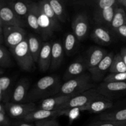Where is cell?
<instances>
[{
  "label": "cell",
  "mask_w": 126,
  "mask_h": 126,
  "mask_svg": "<svg viewBox=\"0 0 126 126\" xmlns=\"http://www.w3.org/2000/svg\"><path fill=\"white\" fill-rule=\"evenodd\" d=\"M61 86L60 79L54 75L46 76L38 80L27 95L25 103L33 102L40 98L59 93Z\"/></svg>",
  "instance_id": "1"
},
{
  "label": "cell",
  "mask_w": 126,
  "mask_h": 126,
  "mask_svg": "<svg viewBox=\"0 0 126 126\" xmlns=\"http://www.w3.org/2000/svg\"><path fill=\"white\" fill-rule=\"evenodd\" d=\"M91 74L84 73L80 76L66 81L61 85L59 95H77L93 89L94 85L91 82Z\"/></svg>",
  "instance_id": "2"
},
{
  "label": "cell",
  "mask_w": 126,
  "mask_h": 126,
  "mask_svg": "<svg viewBox=\"0 0 126 126\" xmlns=\"http://www.w3.org/2000/svg\"><path fill=\"white\" fill-rule=\"evenodd\" d=\"M10 51L22 70L30 71L34 68L35 62L30 51L27 38L16 47L10 49Z\"/></svg>",
  "instance_id": "3"
},
{
  "label": "cell",
  "mask_w": 126,
  "mask_h": 126,
  "mask_svg": "<svg viewBox=\"0 0 126 126\" xmlns=\"http://www.w3.org/2000/svg\"><path fill=\"white\" fill-rule=\"evenodd\" d=\"M99 94H100L98 92L97 89H91L71 98L70 100L63 105L59 110H71L78 109L82 111V108L86 107Z\"/></svg>",
  "instance_id": "4"
},
{
  "label": "cell",
  "mask_w": 126,
  "mask_h": 126,
  "mask_svg": "<svg viewBox=\"0 0 126 126\" xmlns=\"http://www.w3.org/2000/svg\"><path fill=\"white\" fill-rule=\"evenodd\" d=\"M4 107L9 116L14 119H23L29 113L37 110V107L34 102L23 103L8 102L4 103Z\"/></svg>",
  "instance_id": "5"
},
{
  "label": "cell",
  "mask_w": 126,
  "mask_h": 126,
  "mask_svg": "<svg viewBox=\"0 0 126 126\" xmlns=\"http://www.w3.org/2000/svg\"><path fill=\"white\" fill-rule=\"evenodd\" d=\"M2 30L4 44L9 49L16 47L27 38L26 31L23 27H6L2 28Z\"/></svg>",
  "instance_id": "6"
},
{
  "label": "cell",
  "mask_w": 126,
  "mask_h": 126,
  "mask_svg": "<svg viewBox=\"0 0 126 126\" xmlns=\"http://www.w3.org/2000/svg\"><path fill=\"white\" fill-rule=\"evenodd\" d=\"M68 110H46L37 109L36 110L32 111L26 116L23 119V121L28 122H37L39 121L46 120L49 119H55V118L60 116L66 114Z\"/></svg>",
  "instance_id": "7"
},
{
  "label": "cell",
  "mask_w": 126,
  "mask_h": 126,
  "mask_svg": "<svg viewBox=\"0 0 126 126\" xmlns=\"http://www.w3.org/2000/svg\"><path fill=\"white\" fill-rule=\"evenodd\" d=\"M113 105L110 98L100 94L94 98L86 107L82 108V111H88L91 113H100L111 108Z\"/></svg>",
  "instance_id": "8"
},
{
  "label": "cell",
  "mask_w": 126,
  "mask_h": 126,
  "mask_svg": "<svg viewBox=\"0 0 126 126\" xmlns=\"http://www.w3.org/2000/svg\"><path fill=\"white\" fill-rule=\"evenodd\" d=\"M114 57L113 53H109L94 68L89 71L94 81L98 82L102 81L103 79H104L105 75L110 69Z\"/></svg>",
  "instance_id": "9"
},
{
  "label": "cell",
  "mask_w": 126,
  "mask_h": 126,
  "mask_svg": "<svg viewBox=\"0 0 126 126\" xmlns=\"http://www.w3.org/2000/svg\"><path fill=\"white\" fill-rule=\"evenodd\" d=\"M11 8L3 7L0 10V27H24L23 22Z\"/></svg>",
  "instance_id": "10"
},
{
  "label": "cell",
  "mask_w": 126,
  "mask_h": 126,
  "mask_svg": "<svg viewBox=\"0 0 126 126\" xmlns=\"http://www.w3.org/2000/svg\"><path fill=\"white\" fill-rule=\"evenodd\" d=\"M75 95H58L54 97L44 98L39 103L38 109L46 110H57L65 103L75 97Z\"/></svg>",
  "instance_id": "11"
},
{
  "label": "cell",
  "mask_w": 126,
  "mask_h": 126,
  "mask_svg": "<svg viewBox=\"0 0 126 126\" xmlns=\"http://www.w3.org/2000/svg\"><path fill=\"white\" fill-rule=\"evenodd\" d=\"M97 91L99 94L107 98L115 95L116 94L126 90V82H103L100 84Z\"/></svg>",
  "instance_id": "12"
},
{
  "label": "cell",
  "mask_w": 126,
  "mask_h": 126,
  "mask_svg": "<svg viewBox=\"0 0 126 126\" xmlns=\"http://www.w3.org/2000/svg\"><path fill=\"white\" fill-rule=\"evenodd\" d=\"M71 28L78 41L83 40L89 31V23L86 17L84 15H79L73 21Z\"/></svg>",
  "instance_id": "13"
},
{
  "label": "cell",
  "mask_w": 126,
  "mask_h": 126,
  "mask_svg": "<svg viewBox=\"0 0 126 126\" xmlns=\"http://www.w3.org/2000/svg\"><path fill=\"white\" fill-rule=\"evenodd\" d=\"M30 83L27 79H22L16 86L12 94L11 99L12 103H25L28 94Z\"/></svg>",
  "instance_id": "14"
},
{
  "label": "cell",
  "mask_w": 126,
  "mask_h": 126,
  "mask_svg": "<svg viewBox=\"0 0 126 126\" xmlns=\"http://www.w3.org/2000/svg\"><path fill=\"white\" fill-rule=\"evenodd\" d=\"M105 50L98 47H92L87 54V57L85 59L87 64V70H92L107 55Z\"/></svg>",
  "instance_id": "15"
},
{
  "label": "cell",
  "mask_w": 126,
  "mask_h": 126,
  "mask_svg": "<svg viewBox=\"0 0 126 126\" xmlns=\"http://www.w3.org/2000/svg\"><path fill=\"white\" fill-rule=\"evenodd\" d=\"M86 70H87V66L86 60L83 59H78L68 67L63 75L64 80L68 81L73 78L80 76L84 73Z\"/></svg>",
  "instance_id": "16"
},
{
  "label": "cell",
  "mask_w": 126,
  "mask_h": 126,
  "mask_svg": "<svg viewBox=\"0 0 126 126\" xmlns=\"http://www.w3.org/2000/svg\"><path fill=\"white\" fill-rule=\"evenodd\" d=\"M52 44V43L48 42L43 43L38 62L39 70L43 72L47 71L50 68Z\"/></svg>",
  "instance_id": "17"
},
{
  "label": "cell",
  "mask_w": 126,
  "mask_h": 126,
  "mask_svg": "<svg viewBox=\"0 0 126 126\" xmlns=\"http://www.w3.org/2000/svg\"><path fill=\"white\" fill-rule=\"evenodd\" d=\"M63 46L59 41H55L52 44L51 65L50 70H56L61 66L64 56Z\"/></svg>",
  "instance_id": "18"
},
{
  "label": "cell",
  "mask_w": 126,
  "mask_h": 126,
  "mask_svg": "<svg viewBox=\"0 0 126 126\" xmlns=\"http://www.w3.org/2000/svg\"><path fill=\"white\" fill-rule=\"evenodd\" d=\"M38 23L40 27L41 36L44 39H47L52 36L55 32L54 27L49 17L43 12H38Z\"/></svg>",
  "instance_id": "19"
},
{
  "label": "cell",
  "mask_w": 126,
  "mask_h": 126,
  "mask_svg": "<svg viewBox=\"0 0 126 126\" xmlns=\"http://www.w3.org/2000/svg\"><path fill=\"white\" fill-rule=\"evenodd\" d=\"M91 38L97 43L103 45H108L112 41L111 35L109 31L104 27H96L91 34Z\"/></svg>",
  "instance_id": "20"
},
{
  "label": "cell",
  "mask_w": 126,
  "mask_h": 126,
  "mask_svg": "<svg viewBox=\"0 0 126 126\" xmlns=\"http://www.w3.org/2000/svg\"><path fill=\"white\" fill-rule=\"evenodd\" d=\"M11 79L8 76H1L0 78V101L1 103H8L10 98Z\"/></svg>",
  "instance_id": "21"
},
{
  "label": "cell",
  "mask_w": 126,
  "mask_h": 126,
  "mask_svg": "<svg viewBox=\"0 0 126 126\" xmlns=\"http://www.w3.org/2000/svg\"><path fill=\"white\" fill-rule=\"evenodd\" d=\"M100 121H110L126 123V108L111 112L103 113L99 116Z\"/></svg>",
  "instance_id": "22"
},
{
  "label": "cell",
  "mask_w": 126,
  "mask_h": 126,
  "mask_svg": "<svg viewBox=\"0 0 126 126\" xmlns=\"http://www.w3.org/2000/svg\"><path fill=\"white\" fill-rule=\"evenodd\" d=\"M27 39L30 51L33 56V60L36 63H38L43 44L41 43L38 38L33 34H29L27 36Z\"/></svg>",
  "instance_id": "23"
},
{
  "label": "cell",
  "mask_w": 126,
  "mask_h": 126,
  "mask_svg": "<svg viewBox=\"0 0 126 126\" xmlns=\"http://www.w3.org/2000/svg\"><path fill=\"white\" fill-rule=\"evenodd\" d=\"M78 39L76 36L71 33H68L65 35L63 41V48L66 55H70L75 51L77 47Z\"/></svg>",
  "instance_id": "24"
},
{
  "label": "cell",
  "mask_w": 126,
  "mask_h": 126,
  "mask_svg": "<svg viewBox=\"0 0 126 126\" xmlns=\"http://www.w3.org/2000/svg\"><path fill=\"white\" fill-rule=\"evenodd\" d=\"M114 13L115 12L113 7L105 9L102 10L100 14L96 17V20L98 23L105 24L108 27H110L111 25Z\"/></svg>",
  "instance_id": "25"
},
{
  "label": "cell",
  "mask_w": 126,
  "mask_h": 126,
  "mask_svg": "<svg viewBox=\"0 0 126 126\" xmlns=\"http://www.w3.org/2000/svg\"><path fill=\"white\" fill-rule=\"evenodd\" d=\"M110 72L111 73L126 72V65L124 63L120 54H118L114 55L110 69Z\"/></svg>",
  "instance_id": "26"
},
{
  "label": "cell",
  "mask_w": 126,
  "mask_h": 126,
  "mask_svg": "<svg viewBox=\"0 0 126 126\" xmlns=\"http://www.w3.org/2000/svg\"><path fill=\"white\" fill-rule=\"evenodd\" d=\"M42 11L47 16L50 20L52 24L54 27V29L55 31L59 30L60 28V27L59 26V22H58V18L57 16H55L52 8L51 7L50 5L49 4V2H45L42 6Z\"/></svg>",
  "instance_id": "27"
},
{
  "label": "cell",
  "mask_w": 126,
  "mask_h": 126,
  "mask_svg": "<svg viewBox=\"0 0 126 126\" xmlns=\"http://www.w3.org/2000/svg\"><path fill=\"white\" fill-rule=\"evenodd\" d=\"M38 12L39 11L36 9H32L27 16L28 24L34 32L40 34V27L38 23Z\"/></svg>",
  "instance_id": "28"
},
{
  "label": "cell",
  "mask_w": 126,
  "mask_h": 126,
  "mask_svg": "<svg viewBox=\"0 0 126 126\" xmlns=\"http://www.w3.org/2000/svg\"><path fill=\"white\" fill-rule=\"evenodd\" d=\"M12 59L11 54L4 45L0 47V66L1 68H7L12 66Z\"/></svg>",
  "instance_id": "29"
},
{
  "label": "cell",
  "mask_w": 126,
  "mask_h": 126,
  "mask_svg": "<svg viewBox=\"0 0 126 126\" xmlns=\"http://www.w3.org/2000/svg\"><path fill=\"white\" fill-rule=\"evenodd\" d=\"M126 16L122 9H118L114 13V17L111 25V28L114 31H116L121 26L125 25Z\"/></svg>",
  "instance_id": "30"
},
{
  "label": "cell",
  "mask_w": 126,
  "mask_h": 126,
  "mask_svg": "<svg viewBox=\"0 0 126 126\" xmlns=\"http://www.w3.org/2000/svg\"><path fill=\"white\" fill-rule=\"evenodd\" d=\"M49 4L52 8L55 16L61 22H65V17H64V11L62 5L61 4L58 0H50Z\"/></svg>",
  "instance_id": "31"
},
{
  "label": "cell",
  "mask_w": 126,
  "mask_h": 126,
  "mask_svg": "<svg viewBox=\"0 0 126 126\" xmlns=\"http://www.w3.org/2000/svg\"><path fill=\"white\" fill-rule=\"evenodd\" d=\"M126 80V72L114 73L107 75L103 79V82H123Z\"/></svg>",
  "instance_id": "32"
},
{
  "label": "cell",
  "mask_w": 126,
  "mask_h": 126,
  "mask_svg": "<svg viewBox=\"0 0 126 126\" xmlns=\"http://www.w3.org/2000/svg\"><path fill=\"white\" fill-rule=\"evenodd\" d=\"M9 116L7 114L4 107V103H1L0 105V126H11Z\"/></svg>",
  "instance_id": "33"
},
{
  "label": "cell",
  "mask_w": 126,
  "mask_h": 126,
  "mask_svg": "<svg viewBox=\"0 0 126 126\" xmlns=\"http://www.w3.org/2000/svg\"><path fill=\"white\" fill-rule=\"evenodd\" d=\"M14 9L16 13L18 16H24L28 13V7L27 5L20 1H18L14 4Z\"/></svg>",
  "instance_id": "34"
},
{
  "label": "cell",
  "mask_w": 126,
  "mask_h": 126,
  "mask_svg": "<svg viewBox=\"0 0 126 126\" xmlns=\"http://www.w3.org/2000/svg\"><path fill=\"white\" fill-rule=\"evenodd\" d=\"M88 126H126V123H118L110 121H100L92 123Z\"/></svg>",
  "instance_id": "35"
},
{
  "label": "cell",
  "mask_w": 126,
  "mask_h": 126,
  "mask_svg": "<svg viewBox=\"0 0 126 126\" xmlns=\"http://www.w3.org/2000/svg\"><path fill=\"white\" fill-rule=\"evenodd\" d=\"M36 126H60L55 119H49L39 121L35 123Z\"/></svg>",
  "instance_id": "36"
},
{
  "label": "cell",
  "mask_w": 126,
  "mask_h": 126,
  "mask_svg": "<svg viewBox=\"0 0 126 126\" xmlns=\"http://www.w3.org/2000/svg\"><path fill=\"white\" fill-rule=\"evenodd\" d=\"M116 0H100L99 7L102 10L112 7L115 2Z\"/></svg>",
  "instance_id": "37"
},
{
  "label": "cell",
  "mask_w": 126,
  "mask_h": 126,
  "mask_svg": "<svg viewBox=\"0 0 126 126\" xmlns=\"http://www.w3.org/2000/svg\"><path fill=\"white\" fill-rule=\"evenodd\" d=\"M116 32H118V33L119 35H121L123 37H124V38H126V25H124L119 27L117 30Z\"/></svg>",
  "instance_id": "38"
},
{
  "label": "cell",
  "mask_w": 126,
  "mask_h": 126,
  "mask_svg": "<svg viewBox=\"0 0 126 126\" xmlns=\"http://www.w3.org/2000/svg\"><path fill=\"white\" fill-rule=\"evenodd\" d=\"M12 126H36L33 125V124H30V123L27 121H17L15 122L12 124Z\"/></svg>",
  "instance_id": "39"
},
{
  "label": "cell",
  "mask_w": 126,
  "mask_h": 126,
  "mask_svg": "<svg viewBox=\"0 0 126 126\" xmlns=\"http://www.w3.org/2000/svg\"><path fill=\"white\" fill-rule=\"evenodd\" d=\"M120 54H121V55L122 56V58H123V61H124V63H125L126 65V49L124 48V49H122L121 51Z\"/></svg>",
  "instance_id": "40"
}]
</instances>
